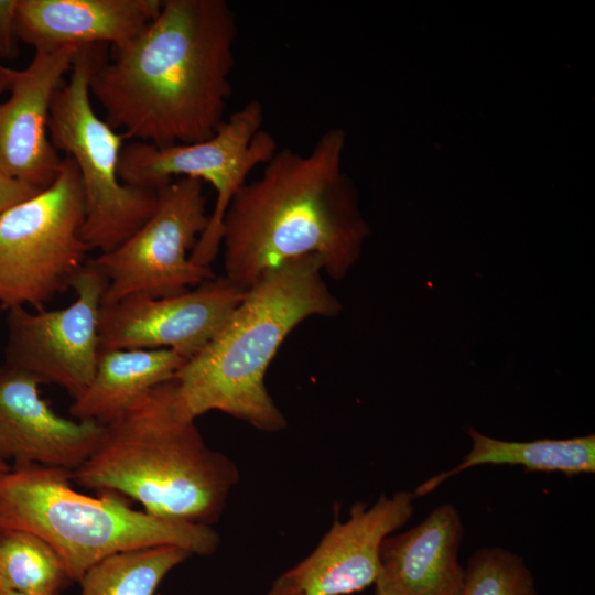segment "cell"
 <instances>
[{"instance_id": "obj_1", "label": "cell", "mask_w": 595, "mask_h": 595, "mask_svg": "<svg viewBox=\"0 0 595 595\" xmlns=\"http://www.w3.org/2000/svg\"><path fill=\"white\" fill-rule=\"evenodd\" d=\"M237 33L225 0H163L158 15L95 69L90 95L126 138L156 147L204 141L225 120Z\"/></svg>"}, {"instance_id": "obj_2", "label": "cell", "mask_w": 595, "mask_h": 595, "mask_svg": "<svg viewBox=\"0 0 595 595\" xmlns=\"http://www.w3.org/2000/svg\"><path fill=\"white\" fill-rule=\"evenodd\" d=\"M346 137L331 128L306 154L277 151L262 174L231 199L221 231L225 275L247 289L268 269L316 256L334 280L346 277L370 234L343 171Z\"/></svg>"}, {"instance_id": "obj_3", "label": "cell", "mask_w": 595, "mask_h": 595, "mask_svg": "<svg viewBox=\"0 0 595 595\" xmlns=\"http://www.w3.org/2000/svg\"><path fill=\"white\" fill-rule=\"evenodd\" d=\"M79 486L138 501L152 516L210 526L239 482L236 464L204 441L163 382L102 424L89 457L71 472Z\"/></svg>"}, {"instance_id": "obj_4", "label": "cell", "mask_w": 595, "mask_h": 595, "mask_svg": "<svg viewBox=\"0 0 595 595\" xmlns=\"http://www.w3.org/2000/svg\"><path fill=\"white\" fill-rule=\"evenodd\" d=\"M316 256L284 261L249 288L215 337L175 376L184 413L196 420L220 411L264 432L288 422L266 388V374L286 336L304 320L333 317L342 304Z\"/></svg>"}, {"instance_id": "obj_5", "label": "cell", "mask_w": 595, "mask_h": 595, "mask_svg": "<svg viewBox=\"0 0 595 595\" xmlns=\"http://www.w3.org/2000/svg\"><path fill=\"white\" fill-rule=\"evenodd\" d=\"M71 472L10 466L0 475V528L32 532L63 561L73 582L115 553L172 544L207 556L219 547L210 527L152 516L119 495L90 497L72 487Z\"/></svg>"}, {"instance_id": "obj_6", "label": "cell", "mask_w": 595, "mask_h": 595, "mask_svg": "<svg viewBox=\"0 0 595 595\" xmlns=\"http://www.w3.org/2000/svg\"><path fill=\"white\" fill-rule=\"evenodd\" d=\"M105 44L80 48L69 77L55 91L48 134L78 171L85 204L80 236L89 250L109 252L131 237L154 213L155 190L125 184L119 176L125 134L93 108L90 78L106 61Z\"/></svg>"}, {"instance_id": "obj_7", "label": "cell", "mask_w": 595, "mask_h": 595, "mask_svg": "<svg viewBox=\"0 0 595 595\" xmlns=\"http://www.w3.org/2000/svg\"><path fill=\"white\" fill-rule=\"evenodd\" d=\"M85 204L74 161L56 180L0 214V305L43 310L68 289L89 248L80 236Z\"/></svg>"}, {"instance_id": "obj_8", "label": "cell", "mask_w": 595, "mask_h": 595, "mask_svg": "<svg viewBox=\"0 0 595 595\" xmlns=\"http://www.w3.org/2000/svg\"><path fill=\"white\" fill-rule=\"evenodd\" d=\"M263 108L250 100L232 112L208 139L170 147L134 141L123 145L119 176L125 184L158 190L177 177L209 183L216 191L208 225L197 240L191 260L210 267L220 245L223 220L249 173L264 165L278 151L274 138L262 130Z\"/></svg>"}, {"instance_id": "obj_9", "label": "cell", "mask_w": 595, "mask_h": 595, "mask_svg": "<svg viewBox=\"0 0 595 595\" xmlns=\"http://www.w3.org/2000/svg\"><path fill=\"white\" fill-rule=\"evenodd\" d=\"M156 192L152 216L119 247L93 259L108 280L101 304L134 294L173 296L215 278L188 255L209 221L203 182L177 177Z\"/></svg>"}, {"instance_id": "obj_10", "label": "cell", "mask_w": 595, "mask_h": 595, "mask_svg": "<svg viewBox=\"0 0 595 595\" xmlns=\"http://www.w3.org/2000/svg\"><path fill=\"white\" fill-rule=\"evenodd\" d=\"M107 285L105 274L88 260L71 282L76 299L67 307L8 310L4 364L34 376L41 383L63 388L73 399L78 397L93 379L98 363L99 311Z\"/></svg>"}, {"instance_id": "obj_11", "label": "cell", "mask_w": 595, "mask_h": 595, "mask_svg": "<svg viewBox=\"0 0 595 595\" xmlns=\"http://www.w3.org/2000/svg\"><path fill=\"white\" fill-rule=\"evenodd\" d=\"M246 290L215 277L173 296L134 294L101 304L100 348H165L188 360L223 328Z\"/></svg>"}, {"instance_id": "obj_12", "label": "cell", "mask_w": 595, "mask_h": 595, "mask_svg": "<svg viewBox=\"0 0 595 595\" xmlns=\"http://www.w3.org/2000/svg\"><path fill=\"white\" fill-rule=\"evenodd\" d=\"M412 491L381 495L372 506L357 501L349 517L337 518L317 547L280 575L271 588L298 595H349L372 585L383 539L414 512Z\"/></svg>"}, {"instance_id": "obj_13", "label": "cell", "mask_w": 595, "mask_h": 595, "mask_svg": "<svg viewBox=\"0 0 595 595\" xmlns=\"http://www.w3.org/2000/svg\"><path fill=\"white\" fill-rule=\"evenodd\" d=\"M78 51H35L0 102V172L40 191L56 180L63 165L50 139L48 119L53 96Z\"/></svg>"}, {"instance_id": "obj_14", "label": "cell", "mask_w": 595, "mask_h": 595, "mask_svg": "<svg viewBox=\"0 0 595 595\" xmlns=\"http://www.w3.org/2000/svg\"><path fill=\"white\" fill-rule=\"evenodd\" d=\"M40 385L34 376L0 365V459L73 472L93 453L102 424L58 415L41 398Z\"/></svg>"}, {"instance_id": "obj_15", "label": "cell", "mask_w": 595, "mask_h": 595, "mask_svg": "<svg viewBox=\"0 0 595 595\" xmlns=\"http://www.w3.org/2000/svg\"><path fill=\"white\" fill-rule=\"evenodd\" d=\"M163 0H18L19 41L34 51L80 50L98 44L118 48L160 12Z\"/></svg>"}, {"instance_id": "obj_16", "label": "cell", "mask_w": 595, "mask_h": 595, "mask_svg": "<svg viewBox=\"0 0 595 595\" xmlns=\"http://www.w3.org/2000/svg\"><path fill=\"white\" fill-rule=\"evenodd\" d=\"M463 532L458 510L442 504L415 527L387 536L375 595H455L464 576L458 561Z\"/></svg>"}, {"instance_id": "obj_17", "label": "cell", "mask_w": 595, "mask_h": 595, "mask_svg": "<svg viewBox=\"0 0 595 595\" xmlns=\"http://www.w3.org/2000/svg\"><path fill=\"white\" fill-rule=\"evenodd\" d=\"M186 360L171 349L100 348L95 374L71 407L80 421L106 424L154 387L175 378Z\"/></svg>"}, {"instance_id": "obj_18", "label": "cell", "mask_w": 595, "mask_h": 595, "mask_svg": "<svg viewBox=\"0 0 595 595\" xmlns=\"http://www.w3.org/2000/svg\"><path fill=\"white\" fill-rule=\"evenodd\" d=\"M473 441L469 453L452 469L434 475L413 491L415 497L436 489L444 480L479 465H519L529 472H559L566 476L595 473V435L572 439H541L529 442L504 441L468 428Z\"/></svg>"}, {"instance_id": "obj_19", "label": "cell", "mask_w": 595, "mask_h": 595, "mask_svg": "<svg viewBox=\"0 0 595 595\" xmlns=\"http://www.w3.org/2000/svg\"><path fill=\"white\" fill-rule=\"evenodd\" d=\"M191 556L172 544L115 553L86 571L80 595H155L163 578Z\"/></svg>"}, {"instance_id": "obj_20", "label": "cell", "mask_w": 595, "mask_h": 595, "mask_svg": "<svg viewBox=\"0 0 595 595\" xmlns=\"http://www.w3.org/2000/svg\"><path fill=\"white\" fill-rule=\"evenodd\" d=\"M71 583L47 542L29 531L0 528V591L60 595Z\"/></svg>"}, {"instance_id": "obj_21", "label": "cell", "mask_w": 595, "mask_h": 595, "mask_svg": "<svg viewBox=\"0 0 595 595\" xmlns=\"http://www.w3.org/2000/svg\"><path fill=\"white\" fill-rule=\"evenodd\" d=\"M455 595H538L523 559L501 547L482 548L468 560Z\"/></svg>"}, {"instance_id": "obj_22", "label": "cell", "mask_w": 595, "mask_h": 595, "mask_svg": "<svg viewBox=\"0 0 595 595\" xmlns=\"http://www.w3.org/2000/svg\"><path fill=\"white\" fill-rule=\"evenodd\" d=\"M18 0H0V58H14L19 37L15 26Z\"/></svg>"}, {"instance_id": "obj_23", "label": "cell", "mask_w": 595, "mask_h": 595, "mask_svg": "<svg viewBox=\"0 0 595 595\" xmlns=\"http://www.w3.org/2000/svg\"><path fill=\"white\" fill-rule=\"evenodd\" d=\"M39 192L41 191L0 172V214Z\"/></svg>"}, {"instance_id": "obj_24", "label": "cell", "mask_w": 595, "mask_h": 595, "mask_svg": "<svg viewBox=\"0 0 595 595\" xmlns=\"http://www.w3.org/2000/svg\"><path fill=\"white\" fill-rule=\"evenodd\" d=\"M18 72L19 71L6 66L0 58V96L10 89Z\"/></svg>"}, {"instance_id": "obj_25", "label": "cell", "mask_w": 595, "mask_h": 595, "mask_svg": "<svg viewBox=\"0 0 595 595\" xmlns=\"http://www.w3.org/2000/svg\"><path fill=\"white\" fill-rule=\"evenodd\" d=\"M0 595H35V594H26V593L13 592V591H0Z\"/></svg>"}, {"instance_id": "obj_26", "label": "cell", "mask_w": 595, "mask_h": 595, "mask_svg": "<svg viewBox=\"0 0 595 595\" xmlns=\"http://www.w3.org/2000/svg\"><path fill=\"white\" fill-rule=\"evenodd\" d=\"M268 595H298V594H290V593H285V592H281V591H278V589L270 588Z\"/></svg>"}, {"instance_id": "obj_27", "label": "cell", "mask_w": 595, "mask_h": 595, "mask_svg": "<svg viewBox=\"0 0 595 595\" xmlns=\"http://www.w3.org/2000/svg\"><path fill=\"white\" fill-rule=\"evenodd\" d=\"M10 465L0 459V475L9 470Z\"/></svg>"}]
</instances>
